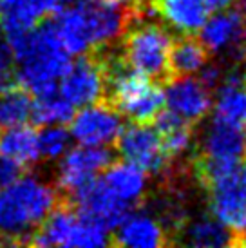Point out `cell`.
Masks as SVG:
<instances>
[{
	"mask_svg": "<svg viewBox=\"0 0 246 248\" xmlns=\"http://www.w3.org/2000/svg\"><path fill=\"white\" fill-rule=\"evenodd\" d=\"M145 13L107 2H73L55 13V29L69 55L102 51L122 38L125 29Z\"/></svg>",
	"mask_w": 246,
	"mask_h": 248,
	"instance_id": "obj_1",
	"label": "cell"
},
{
	"mask_svg": "<svg viewBox=\"0 0 246 248\" xmlns=\"http://www.w3.org/2000/svg\"><path fill=\"white\" fill-rule=\"evenodd\" d=\"M56 207L58 188L38 176H18L0 186V245H29Z\"/></svg>",
	"mask_w": 246,
	"mask_h": 248,
	"instance_id": "obj_2",
	"label": "cell"
},
{
	"mask_svg": "<svg viewBox=\"0 0 246 248\" xmlns=\"http://www.w3.org/2000/svg\"><path fill=\"white\" fill-rule=\"evenodd\" d=\"M11 49L15 55V75L22 87L33 96L56 89L71 63V55L63 47L53 20L38 24Z\"/></svg>",
	"mask_w": 246,
	"mask_h": 248,
	"instance_id": "obj_3",
	"label": "cell"
},
{
	"mask_svg": "<svg viewBox=\"0 0 246 248\" xmlns=\"http://www.w3.org/2000/svg\"><path fill=\"white\" fill-rule=\"evenodd\" d=\"M105 96L122 116L132 124H151L165 107V91L138 71L130 69L122 56H105Z\"/></svg>",
	"mask_w": 246,
	"mask_h": 248,
	"instance_id": "obj_4",
	"label": "cell"
},
{
	"mask_svg": "<svg viewBox=\"0 0 246 248\" xmlns=\"http://www.w3.org/2000/svg\"><path fill=\"white\" fill-rule=\"evenodd\" d=\"M194 174L206 190L210 212L233 235L246 230V161L221 165L194 163ZM235 239V237H233Z\"/></svg>",
	"mask_w": 246,
	"mask_h": 248,
	"instance_id": "obj_5",
	"label": "cell"
},
{
	"mask_svg": "<svg viewBox=\"0 0 246 248\" xmlns=\"http://www.w3.org/2000/svg\"><path fill=\"white\" fill-rule=\"evenodd\" d=\"M141 20V18H139ZM136 20L122 35V60L130 69L138 71L154 82H167L169 51L172 46L170 33L154 22Z\"/></svg>",
	"mask_w": 246,
	"mask_h": 248,
	"instance_id": "obj_6",
	"label": "cell"
},
{
	"mask_svg": "<svg viewBox=\"0 0 246 248\" xmlns=\"http://www.w3.org/2000/svg\"><path fill=\"white\" fill-rule=\"evenodd\" d=\"M29 245L96 248L110 245V239L105 228L83 217L73 205H58L33 232Z\"/></svg>",
	"mask_w": 246,
	"mask_h": 248,
	"instance_id": "obj_7",
	"label": "cell"
},
{
	"mask_svg": "<svg viewBox=\"0 0 246 248\" xmlns=\"http://www.w3.org/2000/svg\"><path fill=\"white\" fill-rule=\"evenodd\" d=\"M58 91L75 109L105 98L107 71L102 51L80 55L76 62L69 63V67L58 82Z\"/></svg>",
	"mask_w": 246,
	"mask_h": 248,
	"instance_id": "obj_8",
	"label": "cell"
},
{
	"mask_svg": "<svg viewBox=\"0 0 246 248\" xmlns=\"http://www.w3.org/2000/svg\"><path fill=\"white\" fill-rule=\"evenodd\" d=\"M116 149L125 161L139 167L145 174H163L170 159L163 149L159 132L147 124H132L122 129L116 138Z\"/></svg>",
	"mask_w": 246,
	"mask_h": 248,
	"instance_id": "obj_9",
	"label": "cell"
},
{
	"mask_svg": "<svg viewBox=\"0 0 246 248\" xmlns=\"http://www.w3.org/2000/svg\"><path fill=\"white\" fill-rule=\"evenodd\" d=\"M122 114L109 102H94L82 107L69 120V134L80 145L107 147L120 136Z\"/></svg>",
	"mask_w": 246,
	"mask_h": 248,
	"instance_id": "obj_10",
	"label": "cell"
},
{
	"mask_svg": "<svg viewBox=\"0 0 246 248\" xmlns=\"http://www.w3.org/2000/svg\"><path fill=\"white\" fill-rule=\"evenodd\" d=\"M110 163L112 154L109 149L78 143V147L67 149L60 156V163L56 169V185L62 192L71 196L98 174H102Z\"/></svg>",
	"mask_w": 246,
	"mask_h": 248,
	"instance_id": "obj_11",
	"label": "cell"
},
{
	"mask_svg": "<svg viewBox=\"0 0 246 248\" xmlns=\"http://www.w3.org/2000/svg\"><path fill=\"white\" fill-rule=\"evenodd\" d=\"M69 200L83 217L105 228L107 232L114 230L123 217L132 212V208L118 200L98 176L82 188H78L75 194H71Z\"/></svg>",
	"mask_w": 246,
	"mask_h": 248,
	"instance_id": "obj_12",
	"label": "cell"
},
{
	"mask_svg": "<svg viewBox=\"0 0 246 248\" xmlns=\"http://www.w3.org/2000/svg\"><path fill=\"white\" fill-rule=\"evenodd\" d=\"M245 152L243 145V125L228 122L225 118L214 116L203 138L201 151L194 163L221 165L241 159Z\"/></svg>",
	"mask_w": 246,
	"mask_h": 248,
	"instance_id": "obj_13",
	"label": "cell"
},
{
	"mask_svg": "<svg viewBox=\"0 0 246 248\" xmlns=\"http://www.w3.org/2000/svg\"><path fill=\"white\" fill-rule=\"evenodd\" d=\"M165 105L174 114L194 125L208 114L212 107V94L208 87L199 82V78L178 76L167 82Z\"/></svg>",
	"mask_w": 246,
	"mask_h": 248,
	"instance_id": "obj_14",
	"label": "cell"
},
{
	"mask_svg": "<svg viewBox=\"0 0 246 248\" xmlns=\"http://www.w3.org/2000/svg\"><path fill=\"white\" fill-rule=\"evenodd\" d=\"M110 245L129 248H159L172 245L163 223L147 212H129L114 228Z\"/></svg>",
	"mask_w": 246,
	"mask_h": 248,
	"instance_id": "obj_15",
	"label": "cell"
},
{
	"mask_svg": "<svg viewBox=\"0 0 246 248\" xmlns=\"http://www.w3.org/2000/svg\"><path fill=\"white\" fill-rule=\"evenodd\" d=\"M199 40L210 53L232 51L237 53L246 44V18L239 11H232L230 7L217 11L215 16L206 18L201 26Z\"/></svg>",
	"mask_w": 246,
	"mask_h": 248,
	"instance_id": "obj_16",
	"label": "cell"
},
{
	"mask_svg": "<svg viewBox=\"0 0 246 248\" xmlns=\"http://www.w3.org/2000/svg\"><path fill=\"white\" fill-rule=\"evenodd\" d=\"M151 9L181 35H194L206 22L210 9L205 0H151Z\"/></svg>",
	"mask_w": 246,
	"mask_h": 248,
	"instance_id": "obj_17",
	"label": "cell"
},
{
	"mask_svg": "<svg viewBox=\"0 0 246 248\" xmlns=\"http://www.w3.org/2000/svg\"><path fill=\"white\" fill-rule=\"evenodd\" d=\"M100 178L110 192L130 208H134L143 200L147 176L139 167L132 165L129 161H112Z\"/></svg>",
	"mask_w": 246,
	"mask_h": 248,
	"instance_id": "obj_18",
	"label": "cell"
},
{
	"mask_svg": "<svg viewBox=\"0 0 246 248\" xmlns=\"http://www.w3.org/2000/svg\"><path fill=\"white\" fill-rule=\"evenodd\" d=\"M233 232L215 217L201 216L188 223H183L176 232L174 243L196 248H221L233 247Z\"/></svg>",
	"mask_w": 246,
	"mask_h": 248,
	"instance_id": "obj_19",
	"label": "cell"
},
{
	"mask_svg": "<svg viewBox=\"0 0 246 248\" xmlns=\"http://www.w3.org/2000/svg\"><path fill=\"white\" fill-rule=\"evenodd\" d=\"M44 18L34 0H4L0 7V31L9 46H15L33 31Z\"/></svg>",
	"mask_w": 246,
	"mask_h": 248,
	"instance_id": "obj_20",
	"label": "cell"
},
{
	"mask_svg": "<svg viewBox=\"0 0 246 248\" xmlns=\"http://www.w3.org/2000/svg\"><path fill=\"white\" fill-rule=\"evenodd\" d=\"M0 156L11 159L20 167H31L38 163L40 152L36 132L26 125L9 127L0 131Z\"/></svg>",
	"mask_w": 246,
	"mask_h": 248,
	"instance_id": "obj_21",
	"label": "cell"
},
{
	"mask_svg": "<svg viewBox=\"0 0 246 248\" xmlns=\"http://www.w3.org/2000/svg\"><path fill=\"white\" fill-rule=\"evenodd\" d=\"M206 60H208V51L201 44V40L190 35H183L178 40H172L169 51V75L170 78L192 76L194 73L203 69Z\"/></svg>",
	"mask_w": 246,
	"mask_h": 248,
	"instance_id": "obj_22",
	"label": "cell"
},
{
	"mask_svg": "<svg viewBox=\"0 0 246 248\" xmlns=\"http://www.w3.org/2000/svg\"><path fill=\"white\" fill-rule=\"evenodd\" d=\"M33 116V94L26 87L9 83L0 87V131L26 125Z\"/></svg>",
	"mask_w": 246,
	"mask_h": 248,
	"instance_id": "obj_23",
	"label": "cell"
},
{
	"mask_svg": "<svg viewBox=\"0 0 246 248\" xmlns=\"http://www.w3.org/2000/svg\"><path fill=\"white\" fill-rule=\"evenodd\" d=\"M215 116L225 118L237 125H246V85L245 75L232 73L226 76L223 87L219 89Z\"/></svg>",
	"mask_w": 246,
	"mask_h": 248,
	"instance_id": "obj_24",
	"label": "cell"
},
{
	"mask_svg": "<svg viewBox=\"0 0 246 248\" xmlns=\"http://www.w3.org/2000/svg\"><path fill=\"white\" fill-rule=\"evenodd\" d=\"M75 114V107L60 94L58 87L33 98V116L31 120L42 125H63Z\"/></svg>",
	"mask_w": 246,
	"mask_h": 248,
	"instance_id": "obj_25",
	"label": "cell"
},
{
	"mask_svg": "<svg viewBox=\"0 0 246 248\" xmlns=\"http://www.w3.org/2000/svg\"><path fill=\"white\" fill-rule=\"evenodd\" d=\"M71 134L62 125H44L40 132H36L38 152L44 159H58L69 149Z\"/></svg>",
	"mask_w": 246,
	"mask_h": 248,
	"instance_id": "obj_26",
	"label": "cell"
},
{
	"mask_svg": "<svg viewBox=\"0 0 246 248\" xmlns=\"http://www.w3.org/2000/svg\"><path fill=\"white\" fill-rule=\"evenodd\" d=\"M15 55L6 40H0V87L15 83Z\"/></svg>",
	"mask_w": 246,
	"mask_h": 248,
	"instance_id": "obj_27",
	"label": "cell"
},
{
	"mask_svg": "<svg viewBox=\"0 0 246 248\" xmlns=\"http://www.w3.org/2000/svg\"><path fill=\"white\" fill-rule=\"evenodd\" d=\"M20 165H16L11 159L0 156V186L11 183L13 179H16L20 176Z\"/></svg>",
	"mask_w": 246,
	"mask_h": 248,
	"instance_id": "obj_28",
	"label": "cell"
},
{
	"mask_svg": "<svg viewBox=\"0 0 246 248\" xmlns=\"http://www.w3.org/2000/svg\"><path fill=\"white\" fill-rule=\"evenodd\" d=\"M69 2H107V4H118V6H127V7H134L141 13H147L151 6L143 4L141 0H69Z\"/></svg>",
	"mask_w": 246,
	"mask_h": 248,
	"instance_id": "obj_29",
	"label": "cell"
},
{
	"mask_svg": "<svg viewBox=\"0 0 246 248\" xmlns=\"http://www.w3.org/2000/svg\"><path fill=\"white\" fill-rule=\"evenodd\" d=\"M69 0H34V4L40 7V11L44 16H47V15H55L58 9L67 4Z\"/></svg>",
	"mask_w": 246,
	"mask_h": 248,
	"instance_id": "obj_30",
	"label": "cell"
},
{
	"mask_svg": "<svg viewBox=\"0 0 246 248\" xmlns=\"http://www.w3.org/2000/svg\"><path fill=\"white\" fill-rule=\"evenodd\" d=\"M235 0H205L206 7L210 11H223V9H228L232 6Z\"/></svg>",
	"mask_w": 246,
	"mask_h": 248,
	"instance_id": "obj_31",
	"label": "cell"
},
{
	"mask_svg": "<svg viewBox=\"0 0 246 248\" xmlns=\"http://www.w3.org/2000/svg\"><path fill=\"white\" fill-rule=\"evenodd\" d=\"M233 247H246V230L243 234L235 235V239H233Z\"/></svg>",
	"mask_w": 246,
	"mask_h": 248,
	"instance_id": "obj_32",
	"label": "cell"
},
{
	"mask_svg": "<svg viewBox=\"0 0 246 248\" xmlns=\"http://www.w3.org/2000/svg\"><path fill=\"white\" fill-rule=\"evenodd\" d=\"M241 7H243V15H245L246 18V0H241Z\"/></svg>",
	"mask_w": 246,
	"mask_h": 248,
	"instance_id": "obj_33",
	"label": "cell"
},
{
	"mask_svg": "<svg viewBox=\"0 0 246 248\" xmlns=\"http://www.w3.org/2000/svg\"><path fill=\"white\" fill-rule=\"evenodd\" d=\"M243 145H245V154H246V131L243 132Z\"/></svg>",
	"mask_w": 246,
	"mask_h": 248,
	"instance_id": "obj_34",
	"label": "cell"
},
{
	"mask_svg": "<svg viewBox=\"0 0 246 248\" xmlns=\"http://www.w3.org/2000/svg\"><path fill=\"white\" fill-rule=\"evenodd\" d=\"M2 2H4V0H0V7H2Z\"/></svg>",
	"mask_w": 246,
	"mask_h": 248,
	"instance_id": "obj_35",
	"label": "cell"
},
{
	"mask_svg": "<svg viewBox=\"0 0 246 248\" xmlns=\"http://www.w3.org/2000/svg\"><path fill=\"white\" fill-rule=\"evenodd\" d=\"M245 85H246V75H245Z\"/></svg>",
	"mask_w": 246,
	"mask_h": 248,
	"instance_id": "obj_36",
	"label": "cell"
}]
</instances>
